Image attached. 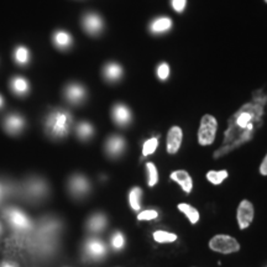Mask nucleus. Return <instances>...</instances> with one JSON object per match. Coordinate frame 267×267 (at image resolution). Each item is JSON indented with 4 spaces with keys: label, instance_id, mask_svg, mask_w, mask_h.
<instances>
[{
    "label": "nucleus",
    "instance_id": "obj_1",
    "mask_svg": "<svg viewBox=\"0 0 267 267\" xmlns=\"http://www.w3.org/2000/svg\"><path fill=\"white\" fill-rule=\"evenodd\" d=\"M265 103L266 97L263 92H255L251 103L242 105L235 114L229 119V126L228 130L225 131L223 146L214 153L215 158L230 152L234 148L241 146L242 144L252 139L255 131L262 124Z\"/></svg>",
    "mask_w": 267,
    "mask_h": 267
},
{
    "label": "nucleus",
    "instance_id": "obj_2",
    "mask_svg": "<svg viewBox=\"0 0 267 267\" xmlns=\"http://www.w3.org/2000/svg\"><path fill=\"white\" fill-rule=\"evenodd\" d=\"M72 126V115L64 109H55L46 119L45 128L53 139H62L69 133Z\"/></svg>",
    "mask_w": 267,
    "mask_h": 267
},
{
    "label": "nucleus",
    "instance_id": "obj_3",
    "mask_svg": "<svg viewBox=\"0 0 267 267\" xmlns=\"http://www.w3.org/2000/svg\"><path fill=\"white\" fill-rule=\"evenodd\" d=\"M4 218L9 225L19 233H28L32 229L31 219L18 208H8L4 210Z\"/></svg>",
    "mask_w": 267,
    "mask_h": 267
},
{
    "label": "nucleus",
    "instance_id": "obj_4",
    "mask_svg": "<svg viewBox=\"0 0 267 267\" xmlns=\"http://www.w3.org/2000/svg\"><path fill=\"white\" fill-rule=\"evenodd\" d=\"M215 133H217V120L212 115H204L201 121L198 131L199 144L207 146L214 142Z\"/></svg>",
    "mask_w": 267,
    "mask_h": 267
},
{
    "label": "nucleus",
    "instance_id": "obj_5",
    "mask_svg": "<svg viewBox=\"0 0 267 267\" xmlns=\"http://www.w3.org/2000/svg\"><path fill=\"white\" fill-rule=\"evenodd\" d=\"M83 255L91 261H99L107 255V246L98 237H89L83 246Z\"/></svg>",
    "mask_w": 267,
    "mask_h": 267
},
{
    "label": "nucleus",
    "instance_id": "obj_6",
    "mask_svg": "<svg viewBox=\"0 0 267 267\" xmlns=\"http://www.w3.org/2000/svg\"><path fill=\"white\" fill-rule=\"evenodd\" d=\"M209 247L217 252L230 253L237 251L240 249V245L234 237L229 235H217L210 240Z\"/></svg>",
    "mask_w": 267,
    "mask_h": 267
},
{
    "label": "nucleus",
    "instance_id": "obj_7",
    "mask_svg": "<svg viewBox=\"0 0 267 267\" xmlns=\"http://www.w3.org/2000/svg\"><path fill=\"white\" fill-rule=\"evenodd\" d=\"M68 190L69 193L75 198H82V197L87 196L91 191V183L88 182V180L84 176L74 174L69 178Z\"/></svg>",
    "mask_w": 267,
    "mask_h": 267
},
{
    "label": "nucleus",
    "instance_id": "obj_8",
    "mask_svg": "<svg viewBox=\"0 0 267 267\" xmlns=\"http://www.w3.org/2000/svg\"><path fill=\"white\" fill-rule=\"evenodd\" d=\"M82 26L87 34L92 35V36H97V35H99L103 31V19L98 14H96V13H88V14L83 16Z\"/></svg>",
    "mask_w": 267,
    "mask_h": 267
},
{
    "label": "nucleus",
    "instance_id": "obj_9",
    "mask_svg": "<svg viewBox=\"0 0 267 267\" xmlns=\"http://www.w3.org/2000/svg\"><path fill=\"white\" fill-rule=\"evenodd\" d=\"M253 219V207L249 201H242L237 208V223L240 229H246Z\"/></svg>",
    "mask_w": 267,
    "mask_h": 267
},
{
    "label": "nucleus",
    "instance_id": "obj_10",
    "mask_svg": "<svg viewBox=\"0 0 267 267\" xmlns=\"http://www.w3.org/2000/svg\"><path fill=\"white\" fill-rule=\"evenodd\" d=\"M25 191L30 199H41L47 194L48 187L45 181L31 180L26 183Z\"/></svg>",
    "mask_w": 267,
    "mask_h": 267
},
{
    "label": "nucleus",
    "instance_id": "obj_11",
    "mask_svg": "<svg viewBox=\"0 0 267 267\" xmlns=\"http://www.w3.org/2000/svg\"><path fill=\"white\" fill-rule=\"evenodd\" d=\"M125 146V140L121 136H117V135H115V136H110L109 139L107 140V142H105V151H107L108 156H110V157L113 158H117L124 152Z\"/></svg>",
    "mask_w": 267,
    "mask_h": 267
},
{
    "label": "nucleus",
    "instance_id": "obj_12",
    "mask_svg": "<svg viewBox=\"0 0 267 267\" xmlns=\"http://www.w3.org/2000/svg\"><path fill=\"white\" fill-rule=\"evenodd\" d=\"M112 118L114 123L119 126H128L131 123V112L124 104H117L113 107Z\"/></svg>",
    "mask_w": 267,
    "mask_h": 267
},
{
    "label": "nucleus",
    "instance_id": "obj_13",
    "mask_svg": "<svg viewBox=\"0 0 267 267\" xmlns=\"http://www.w3.org/2000/svg\"><path fill=\"white\" fill-rule=\"evenodd\" d=\"M64 97L71 104H80L85 99V89L83 85L72 83V84L67 85L66 91H64Z\"/></svg>",
    "mask_w": 267,
    "mask_h": 267
},
{
    "label": "nucleus",
    "instance_id": "obj_14",
    "mask_svg": "<svg viewBox=\"0 0 267 267\" xmlns=\"http://www.w3.org/2000/svg\"><path fill=\"white\" fill-rule=\"evenodd\" d=\"M182 130L178 126H173L167 135V151L168 153H176L182 144Z\"/></svg>",
    "mask_w": 267,
    "mask_h": 267
},
{
    "label": "nucleus",
    "instance_id": "obj_15",
    "mask_svg": "<svg viewBox=\"0 0 267 267\" xmlns=\"http://www.w3.org/2000/svg\"><path fill=\"white\" fill-rule=\"evenodd\" d=\"M25 126V120L23 117L18 114H12L4 120V128L9 134L16 135L20 133Z\"/></svg>",
    "mask_w": 267,
    "mask_h": 267
},
{
    "label": "nucleus",
    "instance_id": "obj_16",
    "mask_svg": "<svg viewBox=\"0 0 267 267\" xmlns=\"http://www.w3.org/2000/svg\"><path fill=\"white\" fill-rule=\"evenodd\" d=\"M171 180L176 181L178 185L183 188L186 193L192 192V178L186 171H174L171 173Z\"/></svg>",
    "mask_w": 267,
    "mask_h": 267
},
{
    "label": "nucleus",
    "instance_id": "obj_17",
    "mask_svg": "<svg viewBox=\"0 0 267 267\" xmlns=\"http://www.w3.org/2000/svg\"><path fill=\"white\" fill-rule=\"evenodd\" d=\"M171 28H172V20L169 18H166V16L155 19V20L150 24V31L152 32L153 35L164 34V32L169 31V29Z\"/></svg>",
    "mask_w": 267,
    "mask_h": 267
},
{
    "label": "nucleus",
    "instance_id": "obj_18",
    "mask_svg": "<svg viewBox=\"0 0 267 267\" xmlns=\"http://www.w3.org/2000/svg\"><path fill=\"white\" fill-rule=\"evenodd\" d=\"M107 223L108 222L105 215L98 213V214H94L89 218L87 222V228L89 231H92V233H101L102 230H104L105 229Z\"/></svg>",
    "mask_w": 267,
    "mask_h": 267
},
{
    "label": "nucleus",
    "instance_id": "obj_19",
    "mask_svg": "<svg viewBox=\"0 0 267 267\" xmlns=\"http://www.w3.org/2000/svg\"><path fill=\"white\" fill-rule=\"evenodd\" d=\"M104 78L108 82H117L123 75V68L118 63H108L103 69Z\"/></svg>",
    "mask_w": 267,
    "mask_h": 267
},
{
    "label": "nucleus",
    "instance_id": "obj_20",
    "mask_svg": "<svg viewBox=\"0 0 267 267\" xmlns=\"http://www.w3.org/2000/svg\"><path fill=\"white\" fill-rule=\"evenodd\" d=\"M53 44L56 45V47L61 48V50H66L72 45V36L68 32L59 30L53 35Z\"/></svg>",
    "mask_w": 267,
    "mask_h": 267
},
{
    "label": "nucleus",
    "instance_id": "obj_21",
    "mask_svg": "<svg viewBox=\"0 0 267 267\" xmlns=\"http://www.w3.org/2000/svg\"><path fill=\"white\" fill-rule=\"evenodd\" d=\"M10 87L16 96H25L29 92V82L24 77H14L10 82Z\"/></svg>",
    "mask_w": 267,
    "mask_h": 267
},
{
    "label": "nucleus",
    "instance_id": "obj_22",
    "mask_svg": "<svg viewBox=\"0 0 267 267\" xmlns=\"http://www.w3.org/2000/svg\"><path fill=\"white\" fill-rule=\"evenodd\" d=\"M178 209H180L181 212L185 213V214L187 215V218L190 219L191 223H192V224L198 223L199 213H198V210L196 209V208H193L192 206H190V204L182 203V204H180V206H178Z\"/></svg>",
    "mask_w": 267,
    "mask_h": 267
},
{
    "label": "nucleus",
    "instance_id": "obj_23",
    "mask_svg": "<svg viewBox=\"0 0 267 267\" xmlns=\"http://www.w3.org/2000/svg\"><path fill=\"white\" fill-rule=\"evenodd\" d=\"M94 129L91 124L87 121H83V123L78 124L77 126V135L80 140H88L93 136Z\"/></svg>",
    "mask_w": 267,
    "mask_h": 267
},
{
    "label": "nucleus",
    "instance_id": "obj_24",
    "mask_svg": "<svg viewBox=\"0 0 267 267\" xmlns=\"http://www.w3.org/2000/svg\"><path fill=\"white\" fill-rule=\"evenodd\" d=\"M141 196H142V191L141 188L139 187H135L133 190L130 191V193H129V203H130V207L133 208L134 210H140V199H141Z\"/></svg>",
    "mask_w": 267,
    "mask_h": 267
},
{
    "label": "nucleus",
    "instance_id": "obj_25",
    "mask_svg": "<svg viewBox=\"0 0 267 267\" xmlns=\"http://www.w3.org/2000/svg\"><path fill=\"white\" fill-rule=\"evenodd\" d=\"M153 239H155V241L163 244V242H173V241H176L177 236L174 235V234L167 233V231L157 230V231H155V233H153Z\"/></svg>",
    "mask_w": 267,
    "mask_h": 267
},
{
    "label": "nucleus",
    "instance_id": "obj_26",
    "mask_svg": "<svg viewBox=\"0 0 267 267\" xmlns=\"http://www.w3.org/2000/svg\"><path fill=\"white\" fill-rule=\"evenodd\" d=\"M14 57H15V61L18 62L19 64H21V66H25V64H28V62L30 59V53H29L28 48L26 47H18L16 48L15 53H14Z\"/></svg>",
    "mask_w": 267,
    "mask_h": 267
},
{
    "label": "nucleus",
    "instance_id": "obj_27",
    "mask_svg": "<svg viewBox=\"0 0 267 267\" xmlns=\"http://www.w3.org/2000/svg\"><path fill=\"white\" fill-rule=\"evenodd\" d=\"M146 171H147V185L150 186V187H153L158 181V174H157V169H156V166L151 162L146 163Z\"/></svg>",
    "mask_w": 267,
    "mask_h": 267
},
{
    "label": "nucleus",
    "instance_id": "obj_28",
    "mask_svg": "<svg viewBox=\"0 0 267 267\" xmlns=\"http://www.w3.org/2000/svg\"><path fill=\"white\" fill-rule=\"evenodd\" d=\"M226 177H228V172L226 171H210L207 174L208 181L212 182L213 185H220Z\"/></svg>",
    "mask_w": 267,
    "mask_h": 267
},
{
    "label": "nucleus",
    "instance_id": "obj_29",
    "mask_svg": "<svg viewBox=\"0 0 267 267\" xmlns=\"http://www.w3.org/2000/svg\"><path fill=\"white\" fill-rule=\"evenodd\" d=\"M157 145H158L157 137H151V139H148L147 141H145L144 147H142V156L146 157V156L155 152L156 148H157Z\"/></svg>",
    "mask_w": 267,
    "mask_h": 267
},
{
    "label": "nucleus",
    "instance_id": "obj_30",
    "mask_svg": "<svg viewBox=\"0 0 267 267\" xmlns=\"http://www.w3.org/2000/svg\"><path fill=\"white\" fill-rule=\"evenodd\" d=\"M125 245V237L120 231H115L112 236V246L114 250H121Z\"/></svg>",
    "mask_w": 267,
    "mask_h": 267
},
{
    "label": "nucleus",
    "instance_id": "obj_31",
    "mask_svg": "<svg viewBox=\"0 0 267 267\" xmlns=\"http://www.w3.org/2000/svg\"><path fill=\"white\" fill-rule=\"evenodd\" d=\"M158 215V213L156 210H144V212L140 213L137 215V219L139 220H153L156 219Z\"/></svg>",
    "mask_w": 267,
    "mask_h": 267
},
{
    "label": "nucleus",
    "instance_id": "obj_32",
    "mask_svg": "<svg viewBox=\"0 0 267 267\" xmlns=\"http://www.w3.org/2000/svg\"><path fill=\"white\" fill-rule=\"evenodd\" d=\"M169 75V67L167 63H161L157 68V77L161 80H166Z\"/></svg>",
    "mask_w": 267,
    "mask_h": 267
},
{
    "label": "nucleus",
    "instance_id": "obj_33",
    "mask_svg": "<svg viewBox=\"0 0 267 267\" xmlns=\"http://www.w3.org/2000/svg\"><path fill=\"white\" fill-rule=\"evenodd\" d=\"M172 8L174 9V12L182 13L185 10L186 4H187V0H171Z\"/></svg>",
    "mask_w": 267,
    "mask_h": 267
},
{
    "label": "nucleus",
    "instance_id": "obj_34",
    "mask_svg": "<svg viewBox=\"0 0 267 267\" xmlns=\"http://www.w3.org/2000/svg\"><path fill=\"white\" fill-rule=\"evenodd\" d=\"M260 172L261 174H263V176H267V156L265 157V160H263V162L261 163Z\"/></svg>",
    "mask_w": 267,
    "mask_h": 267
},
{
    "label": "nucleus",
    "instance_id": "obj_35",
    "mask_svg": "<svg viewBox=\"0 0 267 267\" xmlns=\"http://www.w3.org/2000/svg\"><path fill=\"white\" fill-rule=\"evenodd\" d=\"M0 267H16V266L13 265V263H10V262H2L0 263Z\"/></svg>",
    "mask_w": 267,
    "mask_h": 267
},
{
    "label": "nucleus",
    "instance_id": "obj_36",
    "mask_svg": "<svg viewBox=\"0 0 267 267\" xmlns=\"http://www.w3.org/2000/svg\"><path fill=\"white\" fill-rule=\"evenodd\" d=\"M3 104H4V99H3V97L0 96V108L3 107Z\"/></svg>",
    "mask_w": 267,
    "mask_h": 267
},
{
    "label": "nucleus",
    "instance_id": "obj_37",
    "mask_svg": "<svg viewBox=\"0 0 267 267\" xmlns=\"http://www.w3.org/2000/svg\"><path fill=\"white\" fill-rule=\"evenodd\" d=\"M2 192H3V188H2V186H0V198H2Z\"/></svg>",
    "mask_w": 267,
    "mask_h": 267
},
{
    "label": "nucleus",
    "instance_id": "obj_38",
    "mask_svg": "<svg viewBox=\"0 0 267 267\" xmlns=\"http://www.w3.org/2000/svg\"><path fill=\"white\" fill-rule=\"evenodd\" d=\"M0 233H2V226H0Z\"/></svg>",
    "mask_w": 267,
    "mask_h": 267
},
{
    "label": "nucleus",
    "instance_id": "obj_39",
    "mask_svg": "<svg viewBox=\"0 0 267 267\" xmlns=\"http://www.w3.org/2000/svg\"><path fill=\"white\" fill-rule=\"evenodd\" d=\"M265 2H266V3H267V0H265Z\"/></svg>",
    "mask_w": 267,
    "mask_h": 267
}]
</instances>
